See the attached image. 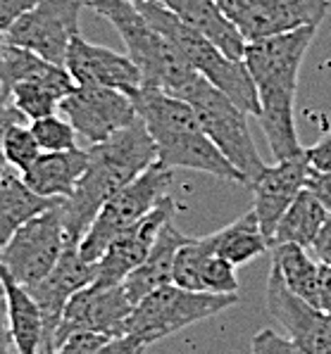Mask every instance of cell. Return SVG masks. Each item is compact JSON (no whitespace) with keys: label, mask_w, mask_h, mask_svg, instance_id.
Here are the masks:
<instances>
[{"label":"cell","mask_w":331,"mask_h":354,"mask_svg":"<svg viewBox=\"0 0 331 354\" xmlns=\"http://www.w3.org/2000/svg\"><path fill=\"white\" fill-rule=\"evenodd\" d=\"M319 26H301L296 31L246 43L243 62L258 91V122L276 160L303 152L296 131V91L301 67Z\"/></svg>","instance_id":"cell-1"},{"label":"cell","mask_w":331,"mask_h":354,"mask_svg":"<svg viewBox=\"0 0 331 354\" xmlns=\"http://www.w3.org/2000/svg\"><path fill=\"white\" fill-rule=\"evenodd\" d=\"M157 162V148L145 124L136 119L112 138L91 145L89 167L72 198L62 203L69 241L81 243L102 205Z\"/></svg>","instance_id":"cell-2"},{"label":"cell","mask_w":331,"mask_h":354,"mask_svg":"<svg viewBox=\"0 0 331 354\" xmlns=\"http://www.w3.org/2000/svg\"><path fill=\"white\" fill-rule=\"evenodd\" d=\"M134 97L138 119L153 136L157 162L167 169H193L215 178L246 186V178L210 140L193 107L160 88H141Z\"/></svg>","instance_id":"cell-3"},{"label":"cell","mask_w":331,"mask_h":354,"mask_svg":"<svg viewBox=\"0 0 331 354\" xmlns=\"http://www.w3.org/2000/svg\"><path fill=\"white\" fill-rule=\"evenodd\" d=\"M86 8H91L115 26V31L127 46V55L138 67L145 88H160L170 95L181 97L184 91L193 84L198 72H193L191 64L181 57V53L141 15L136 3L89 0Z\"/></svg>","instance_id":"cell-4"},{"label":"cell","mask_w":331,"mask_h":354,"mask_svg":"<svg viewBox=\"0 0 331 354\" xmlns=\"http://www.w3.org/2000/svg\"><path fill=\"white\" fill-rule=\"evenodd\" d=\"M136 8L181 53V57L191 64L193 72L205 76L222 93L229 95L246 114H255L258 117L260 112L258 91H255L253 76L248 72L243 59L229 57L210 38H205L203 34L191 29V26H186L175 12H170L157 0H138Z\"/></svg>","instance_id":"cell-5"},{"label":"cell","mask_w":331,"mask_h":354,"mask_svg":"<svg viewBox=\"0 0 331 354\" xmlns=\"http://www.w3.org/2000/svg\"><path fill=\"white\" fill-rule=\"evenodd\" d=\"M181 100H186L193 107L195 117L205 133L210 136V140L243 174L246 186H251L267 165L255 148L253 133L248 129V114L200 74L181 93Z\"/></svg>","instance_id":"cell-6"},{"label":"cell","mask_w":331,"mask_h":354,"mask_svg":"<svg viewBox=\"0 0 331 354\" xmlns=\"http://www.w3.org/2000/svg\"><path fill=\"white\" fill-rule=\"evenodd\" d=\"M238 295H210L175 286H162L134 307L127 319L124 335H132L143 345H153L200 321H208L226 309L236 307Z\"/></svg>","instance_id":"cell-7"},{"label":"cell","mask_w":331,"mask_h":354,"mask_svg":"<svg viewBox=\"0 0 331 354\" xmlns=\"http://www.w3.org/2000/svg\"><path fill=\"white\" fill-rule=\"evenodd\" d=\"M170 183H172V169L155 162L138 178H134L129 186L119 190L115 198L107 200L102 205V209L96 214V219L91 221L89 231L81 238L79 243L81 257L91 261V264H96L119 233H124L127 228L136 224L138 219H143L165 198Z\"/></svg>","instance_id":"cell-8"},{"label":"cell","mask_w":331,"mask_h":354,"mask_svg":"<svg viewBox=\"0 0 331 354\" xmlns=\"http://www.w3.org/2000/svg\"><path fill=\"white\" fill-rule=\"evenodd\" d=\"M62 203L64 200H60L51 209L26 221L0 250V269L8 271L19 286L29 288L46 279L67 248L69 233Z\"/></svg>","instance_id":"cell-9"},{"label":"cell","mask_w":331,"mask_h":354,"mask_svg":"<svg viewBox=\"0 0 331 354\" xmlns=\"http://www.w3.org/2000/svg\"><path fill=\"white\" fill-rule=\"evenodd\" d=\"M86 0H39L5 31L12 46L36 53L46 62L64 67L67 50L79 34Z\"/></svg>","instance_id":"cell-10"},{"label":"cell","mask_w":331,"mask_h":354,"mask_svg":"<svg viewBox=\"0 0 331 354\" xmlns=\"http://www.w3.org/2000/svg\"><path fill=\"white\" fill-rule=\"evenodd\" d=\"M222 12L241 31L246 43L319 26L329 12V0H217Z\"/></svg>","instance_id":"cell-11"},{"label":"cell","mask_w":331,"mask_h":354,"mask_svg":"<svg viewBox=\"0 0 331 354\" xmlns=\"http://www.w3.org/2000/svg\"><path fill=\"white\" fill-rule=\"evenodd\" d=\"M132 312H134V304L127 297V290H124L122 283L107 288L100 286L84 288L64 307L51 350L62 345L64 340H69L74 335H89V333L105 335V337L124 335L127 319Z\"/></svg>","instance_id":"cell-12"},{"label":"cell","mask_w":331,"mask_h":354,"mask_svg":"<svg viewBox=\"0 0 331 354\" xmlns=\"http://www.w3.org/2000/svg\"><path fill=\"white\" fill-rule=\"evenodd\" d=\"M64 119L91 145L112 138L138 119L134 97L105 86H79L60 102Z\"/></svg>","instance_id":"cell-13"},{"label":"cell","mask_w":331,"mask_h":354,"mask_svg":"<svg viewBox=\"0 0 331 354\" xmlns=\"http://www.w3.org/2000/svg\"><path fill=\"white\" fill-rule=\"evenodd\" d=\"M265 297L272 319L281 324L286 337L298 350L307 354H331V317L291 292L274 266L269 269Z\"/></svg>","instance_id":"cell-14"},{"label":"cell","mask_w":331,"mask_h":354,"mask_svg":"<svg viewBox=\"0 0 331 354\" xmlns=\"http://www.w3.org/2000/svg\"><path fill=\"white\" fill-rule=\"evenodd\" d=\"M175 219V200L170 195L157 203L143 219H138L132 228L119 233L110 248L102 252V257L96 261V279L91 286H119L136 266L143 264V259L150 254L153 245L160 236V231Z\"/></svg>","instance_id":"cell-15"},{"label":"cell","mask_w":331,"mask_h":354,"mask_svg":"<svg viewBox=\"0 0 331 354\" xmlns=\"http://www.w3.org/2000/svg\"><path fill=\"white\" fill-rule=\"evenodd\" d=\"M96 279V264L86 261L79 252V243L69 241L64 252L60 254L57 264L53 266V271L41 279L39 283L29 286L26 290L31 292V297L36 299V304L41 307L43 314V345L39 354H46L53 345V337L62 319V312L67 307V302L77 295L79 290L89 288Z\"/></svg>","instance_id":"cell-16"},{"label":"cell","mask_w":331,"mask_h":354,"mask_svg":"<svg viewBox=\"0 0 331 354\" xmlns=\"http://www.w3.org/2000/svg\"><path fill=\"white\" fill-rule=\"evenodd\" d=\"M310 169L307 150H303L289 160H279L276 167H265L262 174L248 186L253 190V212L258 214V221L265 236L269 238V245H272V236L284 212L305 188Z\"/></svg>","instance_id":"cell-17"},{"label":"cell","mask_w":331,"mask_h":354,"mask_svg":"<svg viewBox=\"0 0 331 354\" xmlns=\"http://www.w3.org/2000/svg\"><path fill=\"white\" fill-rule=\"evenodd\" d=\"M64 67L79 86H105L127 95H134L143 88V79L132 57L89 43L81 36L74 38L69 46Z\"/></svg>","instance_id":"cell-18"},{"label":"cell","mask_w":331,"mask_h":354,"mask_svg":"<svg viewBox=\"0 0 331 354\" xmlns=\"http://www.w3.org/2000/svg\"><path fill=\"white\" fill-rule=\"evenodd\" d=\"M172 283L184 290L210 292V295H238L236 266L217 257L205 248V243L188 238L175 257Z\"/></svg>","instance_id":"cell-19"},{"label":"cell","mask_w":331,"mask_h":354,"mask_svg":"<svg viewBox=\"0 0 331 354\" xmlns=\"http://www.w3.org/2000/svg\"><path fill=\"white\" fill-rule=\"evenodd\" d=\"M89 167V150H62V152H41L24 174L21 181L36 195L51 200H67L77 190L81 176Z\"/></svg>","instance_id":"cell-20"},{"label":"cell","mask_w":331,"mask_h":354,"mask_svg":"<svg viewBox=\"0 0 331 354\" xmlns=\"http://www.w3.org/2000/svg\"><path fill=\"white\" fill-rule=\"evenodd\" d=\"M157 3L165 5L170 12H175L186 26H191L198 34L210 38L229 57L243 59L246 38L231 24L229 17L222 12L217 0H157Z\"/></svg>","instance_id":"cell-21"},{"label":"cell","mask_w":331,"mask_h":354,"mask_svg":"<svg viewBox=\"0 0 331 354\" xmlns=\"http://www.w3.org/2000/svg\"><path fill=\"white\" fill-rule=\"evenodd\" d=\"M186 241L188 238L175 226V221H170V224L162 228L150 254L143 259V264L136 266L122 283L124 290H127V297L132 299L134 307L143 297H148L150 292H155L157 288L170 286L172 271H175V257L179 248Z\"/></svg>","instance_id":"cell-22"},{"label":"cell","mask_w":331,"mask_h":354,"mask_svg":"<svg viewBox=\"0 0 331 354\" xmlns=\"http://www.w3.org/2000/svg\"><path fill=\"white\" fill-rule=\"evenodd\" d=\"M74 88H77V81L72 79L67 67L48 64L43 72L15 86L10 91V97H12L15 107L21 112V117L26 122H34V119L55 114L60 110V102Z\"/></svg>","instance_id":"cell-23"},{"label":"cell","mask_w":331,"mask_h":354,"mask_svg":"<svg viewBox=\"0 0 331 354\" xmlns=\"http://www.w3.org/2000/svg\"><path fill=\"white\" fill-rule=\"evenodd\" d=\"M205 243V248L217 257L226 259L234 266H243L255 257L267 252L272 245L269 238L265 236L262 226L258 221V214L251 209L243 216H238L236 221H231L229 226L220 228V231L210 233V236L200 238Z\"/></svg>","instance_id":"cell-24"},{"label":"cell","mask_w":331,"mask_h":354,"mask_svg":"<svg viewBox=\"0 0 331 354\" xmlns=\"http://www.w3.org/2000/svg\"><path fill=\"white\" fill-rule=\"evenodd\" d=\"M5 304H8L10 330L19 354H39L43 345V314L36 299L24 286H19L5 269H0Z\"/></svg>","instance_id":"cell-25"},{"label":"cell","mask_w":331,"mask_h":354,"mask_svg":"<svg viewBox=\"0 0 331 354\" xmlns=\"http://www.w3.org/2000/svg\"><path fill=\"white\" fill-rule=\"evenodd\" d=\"M60 200L41 198L21 181V174L12 171L0 178V250L29 219L51 209Z\"/></svg>","instance_id":"cell-26"},{"label":"cell","mask_w":331,"mask_h":354,"mask_svg":"<svg viewBox=\"0 0 331 354\" xmlns=\"http://www.w3.org/2000/svg\"><path fill=\"white\" fill-rule=\"evenodd\" d=\"M329 219V209L319 203L317 195L312 190L303 188L289 209L284 212V216H281L279 226H276L272 236V248L279 243H296L301 248L310 250L312 243L317 241L319 231H322Z\"/></svg>","instance_id":"cell-27"},{"label":"cell","mask_w":331,"mask_h":354,"mask_svg":"<svg viewBox=\"0 0 331 354\" xmlns=\"http://www.w3.org/2000/svg\"><path fill=\"white\" fill-rule=\"evenodd\" d=\"M272 266L279 271L281 281L291 292L307 299L317 307V286H319V261L312 259L307 248L296 243H279L272 248Z\"/></svg>","instance_id":"cell-28"},{"label":"cell","mask_w":331,"mask_h":354,"mask_svg":"<svg viewBox=\"0 0 331 354\" xmlns=\"http://www.w3.org/2000/svg\"><path fill=\"white\" fill-rule=\"evenodd\" d=\"M48 64H53V62H46V59L39 57L36 53L26 50V48H19V46H12V43L8 41V46H5V50H3V57H0V86H3L5 91H12L21 81L43 72Z\"/></svg>","instance_id":"cell-29"},{"label":"cell","mask_w":331,"mask_h":354,"mask_svg":"<svg viewBox=\"0 0 331 354\" xmlns=\"http://www.w3.org/2000/svg\"><path fill=\"white\" fill-rule=\"evenodd\" d=\"M3 152H5L8 165L17 174H24L26 169L39 160V155L43 150H41L39 140L34 138V133H31L29 124L21 122V124H12V127L5 131Z\"/></svg>","instance_id":"cell-30"},{"label":"cell","mask_w":331,"mask_h":354,"mask_svg":"<svg viewBox=\"0 0 331 354\" xmlns=\"http://www.w3.org/2000/svg\"><path fill=\"white\" fill-rule=\"evenodd\" d=\"M31 133L39 140L43 152H62L77 148V131L69 124V119L57 117V114H48V117L34 119L29 122Z\"/></svg>","instance_id":"cell-31"},{"label":"cell","mask_w":331,"mask_h":354,"mask_svg":"<svg viewBox=\"0 0 331 354\" xmlns=\"http://www.w3.org/2000/svg\"><path fill=\"white\" fill-rule=\"evenodd\" d=\"M21 122H26V119L21 117V112L15 107L12 97H10V91H0V178L15 171V169L8 165V160H5V152H3L5 131L12 127V124H21Z\"/></svg>","instance_id":"cell-32"},{"label":"cell","mask_w":331,"mask_h":354,"mask_svg":"<svg viewBox=\"0 0 331 354\" xmlns=\"http://www.w3.org/2000/svg\"><path fill=\"white\" fill-rule=\"evenodd\" d=\"M293 352H298V347L293 345L289 337H284L272 328L258 330L251 340V354H293Z\"/></svg>","instance_id":"cell-33"},{"label":"cell","mask_w":331,"mask_h":354,"mask_svg":"<svg viewBox=\"0 0 331 354\" xmlns=\"http://www.w3.org/2000/svg\"><path fill=\"white\" fill-rule=\"evenodd\" d=\"M110 340V337L105 335H74L69 337V340H64L62 345L53 347L48 354H98L105 342Z\"/></svg>","instance_id":"cell-34"},{"label":"cell","mask_w":331,"mask_h":354,"mask_svg":"<svg viewBox=\"0 0 331 354\" xmlns=\"http://www.w3.org/2000/svg\"><path fill=\"white\" fill-rule=\"evenodd\" d=\"M305 188L317 195V200L327 207L329 214H331V171H317V169H310Z\"/></svg>","instance_id":"cell-35"},{"label":"cell","mask_w":331,"mask_h":354,"mask_svg":"<svg viewBox=\"0 0 331 354\" xmlns=\"http://www.w3.org/2000/svg\"><path fill=\"white\" fill-rule=\"evenodd\" d=\"M39 0H0V31H8Z\"/></svg>","instance_id":"cell-36"},{"label":"cell","mask_w":331,"mask_h":354,"mask_svg":"<svg viewBox=\"0 0 331 354\" xmlns=\"http://www.w3.org/2000/svg\"><path fill=\"white\" fill-rule=\"evenodd\" d=\"M145 347L141 340L132 335H119V337H110L105 345L98 350V354H143Z\"/></svg>","instance_id":"cell-37"},{"label":"cell","mask_w":331,"mask_h":354,"mask_svg":"<svg viewBox=\"0 0 331 354\" xmlns=\"http://www.w3.org/2000/svg\"><path fill=\"white\" fill-rule=\"evenodd\" d=\"M307 160L317 171H331V131L324 138H319L312 148H307Z\"/></svg>","instance_id":"cell-38"},{"label":"cell","mask_w":331,"mask_h":354,"mask_svg":"<svg viewBox=\"0 0 331 354\" xmlns=\"http://www.w3.org/2000/svg\"><path fill=\"white\" fill-rule=\"evenodd\" d=\"M0 354H19L17 352V345H15L12 330H10L8 304H5L3 286H0Z\"/></svg>","instance_id":"cell-39"},{"label":"cell","mask_w":331,"mask_h":354,"mask_svg":"<svg viewBox=\"0 0 331 354\" xmlns=\"http://www.w3.org/2000/svg\"><path fill=\"white\" fill-rule=\"evenodd\" d=\"M317 307L331 317V266L319 261V286H317Z\"/></svg>","instance_id":"cell-40"},{"label":"cell","mask_w":331,"mask_h":354,"mask_svg":"<svg viewBox=\"0 0 331 354\" xmlns=\"http://www.w3.org/2000/svg\"><path fill=\"white\" fill-rule=\"evenodd\" d=\"M312 252L314 257H317V261H322V264L331 266V219L324 224V228L319 231L317 241L312 243Z\"/></svg>","instance_id":"cell-41"},{"label":"cell","mask_w":331,"mask_h":354,"mask_svg":"<svg viewBox=\"0 0 331 354\" xmlns=\"http://www.w3.org/2000/svg\"><path fill=\"white\" fill-rule=\"evenodd\" d=\"M5 46H8V36H5V31H0V57H3Z\"/></svg>","instance_id":"cell-42"},{"label":"cell","mask_w":331,"mask_h":354,"mask_svg":"<svg viewBox=\"0 0 331 354\" xmlns=\"http://www.w3.org/2000/svg\"><path fill=\"white\" fill-rule=\"evenodd\" d=\"M293 354H307V352H301V350H298V352H293Z\"/></svg>","instance_id":"cell-43"},{"label":"cell","mask_w":331,"mask_h":354,"mask_svg":"<svg viewBox=\"0 0 331 354\" xmlns=\"http://www.w3.org/2000/svg\"><path fill=\"white\" fill-rule=\"evenodd\" d=\"M86 3H89V0H86ZM132 3H138V0H132Z\"/></svg>","instance_id":"cell-44"},{"label":"cell","mask_w":331,"mask_h":354,"mask_svg":"<svg viewBox=\"0 0 331 354\" xmlns=\"http://www.w3.org/2000/svg\"><path fill=\"white\" fill-rule=\"evenodd\" d=\"M0 91H5V88H3V86H0Z\"/></svg>","instance_id":"cell-45"}]
</instances>
